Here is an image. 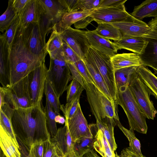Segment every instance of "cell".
I'll return each mask as SVG.
<instances>
[{"instance_id":"6da1fadb","label":"cell","mask_w":157,"mask_h":157,"mask_svg":"<svg viewBox=\"0 0 157 157\" xmlns=\"http://www.w3.org/2000/svg\"><path fill=\"white\" fill-rule=\"evenodd\" d=\"M12 124L17 140L29 150L36 140L42 139L45 141L51 138L41 105L15 110Z\"/></svg>"},{"instance_id":"7a4b0ae2","label":"cell","mask_w":157,"mask_h":157,"mask_svg":"<svg viewBox=\"0 0 157 157\" xmlns=\"http://www.w3.org/2000/svg\"><path fill=\"white\" fill-rule=\"evenodd\" d=\"M45 57L34 54L27 48L22 40L18 25L9 50L10 86L21 80L40 67L45 61Z\"/></svg>"},{"instance_id":"3957f363","label":"cell","mask_w":157,"mask_h":157,"mask_svg":"<svg viewBox=\"0 0 157 157\" xmlns=\"http://www.w3.org/2000/svg\"><path fill=\"white\" fill-rule=\"evenodd\" d=\"M87 100L96 121L106 118L119 121L118 105L110 100L94 84L84 83Z\"/></svg>"},{"instance_id":"277c9868","label":"cell","mask_w":157,"mask_h":157,"mask_svg":"<svg viewBox=\"0 0 157 157\" xmlns=\"http://www.w3.org/2000/svg\"><path fill=\"white\" fill-rule=\"evenodd\" d=\"M117 105L123 108L128 118L129 128L146 134L147 126L146 117L136 102L128 86H123L117 91Z\"/></svg>"},{"instance_id":"5b68a950","label":"cell","mask_w":157,"mask_h":157,"mask_svg":"<svg viewBox=\"0 0 157 157\" xmlns=\"http://www.w3.org/2000/svg\"><path fill=\"white\" fill-rule=\"evenodd\" d=\"M49 55L50 62L47 79L49 81L57 96L59 98L67 90L68 83L72 80V77L63 50Z\"/></svg>"},{"instance_id":"8992f818","label":"cell","mask_w":157,"mask_h":157,"mask_svg":"<svg viewBox=\"0 0 157 157\" xmlns=\"http://www.w3.org/2000/svg\"><path fill=\"white\" fill-rule=\"evenodd\" d=\"M29 75L8 86L0 87L5 102L14 110L33 106L29 90Z\"/></svg>"},{"instance_id":"52a82bcc","label":"cell","mask_w":157,"mask_h":157,"mask_svg":"<svg viewBox=\"0 0 157 157\" xmlns=\"http://www.w3.org/2000/svg\"><path fill=\"white\" fill-rule=\"evenodd\" d=\"M88 52L93 58L113 99L117 104V89L115 79V70L111 57L90 46Z\"/></svg>"},{"instance_id":"ba28073f","label":"cell","mask_w":157,"mask_h":157,"mask_svg":"<svg viewBox=\"0 0 157 157\" xmlns=\"http://www.w3.org/2000/svg\"><path fill=\"white\" fill-rule=\"evenodd\" d=\"M141 111L146 118L153 120L157 113L145 84L137 73L128 86Z\"/></svg>"},{"instance_id":"9c48e42d","label":"cell","mask_w":157,"mask_h":157,"mask_svg":"<svg viewBox=\"0 0 157 157\" xmlns=\"http://www.w3.org/2000/svg\"><path fill=\"white\" fill-rule=\"evenodd\" d=\"M20 27L22 40L27 48L36 55L46 56L48 53L46 49V37L38 22L31 23L25 29Z\"/></svg>"},{"instance_id":"30bf717a","label":"cell","mask_w":157,"mask_h":157,"mask_svg":"<svg viewBox=\"0 0 157 157\" xmlns=\"http://www.w3.org/2000/svg\"><path fill=\"white\" fill-rule=\"evenodd\" d=\"M90 16L98 24L141 21L134 18L127 12L124 5L117 7L98 8L92 11Z\"/></svg>"},{"instance_id":"8fae6325","label":"cell","mask_w":157,"mask_h":157,"mask_svg":"<svg viewBox=\"0 0 157 157\" xmlns=\"http://www.w3.org/2000/svg\"><path fill=\"white\" fill-rule=\"evenodd\" d=\"M59 33L63 41L83 60L90 46L86 35V31L70 27Z\"/></svg>"},{"instance_id":"7c38bea8","label":"cell","mask_w":157,"mask_h":157,"mask_svg":"<svg viewBox=\"0 0 157 157\" xmlns=\"http://www.w3.org/2000/svg\"><path fill=\"white\" fill-rule=\"evenodd\" d=\"M48 70L44 61L29 75V90L33 106L41 105Z\"/></svg>"},{"instance_id":"4fadbf2b","label":"cell","mask_w":157,"mask_h":157,"mask_svg":"<svg viewBox=\"0 0 157 157\" xmlns=\"http://www.w3.org/2000/svg\"><path fill=\"white\" fill-rule=\"evenodd\" d=\"M110 24L119 29L122 36L157 39V32L142 21L140 22L122 21Z\"/></svg>"},{"instance_id":"5bb4252c","label":"cell","mask_w":157,"mask_h":157,"mask_svg":"<svg viewBox=\"0 0 157 157\" xmlns=\"http://www.w3.org/2000/svg\"><path fill=\"white\" fill-rule=\"evenodd\" d=\"M65 124L67 126L74 143L82 138L94 137L91 129L83 113L80 104L72 117L66 120Z\"/></svg>"},{"instance_id":"9a60e30c","label":"cell","mask_w":157,"mask_h":157,"mask_svg":"<svg viewBox=\"0 0 157 157\" xmlns=\"http://www.w3.org/2000/svg\"><path fill=\"white\" fill-rule=\"evenodd\" d=\"M43 13L38 0H29L23 9L18 14L19 25L25 29L31 23L38 22Z\"/></svg>"},{"instance_id":"2e32d148","label":"cell","mask_w":157,"mask_h":157,"mask_svg":"<svg viewBox=\"0 0 157 157\" xmlns=\"http://www.w3.org/2000/svg\"><path fill=\"white\" fill-rule=\"evenodd\" d=\"M90 46L110 57L117 53L118 49L114 42L98 35L95 31H86Z\"/></svg>"},{"instance_id":"e0dca14e","label":"cell","mask_w":157,"mask_h":157,"mask_svg":"<svg viewBox=\"0 0 157 157\" xmlns=\"http://www.w3.org/2000/svg\"><path fill=\"white\" fill-rule=\"evenodd\" d=\"M51 140L56 147L58 152L64 157L74 149V142L66 124L58 129L56 135Z\"/></svg>"},{"instance_id":"ac0fdd59","label":"cell","mask_w":157,"mask_h":157,"mask_svg":"<svg viewBox=\"0 0 157 157\" xmlns=\"http://www.w3.org/2000/svg\"><path fill=\"white\" fill-rule=\"evenodd\" d=\"M43 13L51 21L53 24L58 23L63 15L68 12L67 9L60 0H38Z\"/></svg>"},{"instance_id":"d6986e66","label":"cell","mask_w":157,"mask_h":157,"mask_svg":"<svg viewBox=\"0 0 157 157\" xmlns=\"http://www.w3.org/2000/svg\"><path fill=\"white\" fill-rule=\"evenodd\" d=\"M118 50H129L140 56L142 55L147 45V39L142 37L122 36L120 40L114 42Z\"/></svg>"},{"instance_id":"ffe728a7","label":"cell","mask_w":157,"mask_h":157,"mask_svg":"<svg viewBox=\"0 0 157 157\" xmlns=\"http://www.w3.org/2000/svg\"><path fill=\"white\" fill-rule=\"evenodd\" d=\"M83 61L87 71L95 85L110 100L115 102L93 58L88 51Z\"/></svg>"},{"instance_id":"44dd1931","label":"cell","mask_w":157,"mask_h":157,"mask_svg":"<svg viewBox=\"0 0 157 157\" xmlns=\"http://www.w3.org/2000/svg\"><path fill=\"white\" fill-rule=\"evenodd\" d=\"M0 82L2 87L10 86L9 48L4 33L0 36Z\"/></svg>"},{"instance_id":"7402d4cb","label":"cell","mask_w":157,"mask_h":157,"mask_svg":"<svg viewBox=\"0 0 157 157\" xmlns=\"http://www.w3.org/2000/svg\"><path fill=\"white\" fill-rule=\"evenodd\" d=\"M111 59L115 71L126 67L144 65L140 56L134 53L116 54L111 57Z\"/></svg>"},{"instance_id":"603a6c76","label":"cell","mask_w":157,"mask_h":157,"mask_svg":"<svg viewBox=\"0 0 157 157\" xmlns=\"http://www.w3.org/2000/svg\"><path fill=\"white\" fill-rule=\"evenodd\" d=\"M131 15L134 18L142 21L147 17L157 18V0H146L135 6Z\"/></svg>"},{"instance_id":"cb8c5ba5","label":"cell","mask_w":157,"mask_h":157,"mask_svg":"<svg viewBox=\"0 0 157 157\" xmlns=\"http://www.w3.org/2000/svg\"><path fill=\"white\" fill-rule=\"evenodd\" d=\"M0 146L6 157H21L19 146L1 125Z\"/></svg>"},{"instance_id":"d4e9b609","label":"cell","mask_w":157,"mask_h":157,"mask_svg":"<svg viewBox=\"0 0 157 157\" xmlns=\"http://www.w3.org/2000/svg\"><path fill=\"white\" fill-rule=\"evenodd\" d=\"M118 121H119L106 118L100 121H96V124L97 129L102 132L112 150L114 151L117 148L114 136V127L117 125V122Z\"/></svg>"},{"instance_id":"484cf974","label":"cell","mask_w":157,"mask_h":157,"mask_svg":"<svg viewBox=\"0 0 157 157\" xmlns=\"http://www.w3.org/2000/svg\"><path fill=\"white\" fill-rule=\"evenodd\" d=\"M92 11L79 10L66 13L61 20L55 24L57 31L59 33L70 27L76 22L90 15Z\"/></svg>"},{"instance_id":"4316f807","label":"cell","mask_w":157,"mask_h":157,"mask_svg":"<svg viewBox=\"0 0 157 157\" xmlns=\"http://www.w3.org/2000/svg\"><path fill=\"white\" fill-rule=\"evenodd\" d=\"M14 111V110L7 103L0 106V125L18 145L12 124V118Z\"/></svg>"},{"instance_id":"83f0119b","label":"cell","mask_w":157,"mask_h":157,"mask_svg":"<svg viewBox=\"0 0 157 157\" xmlns=\"http://www.w3.org/2000/svg\"><path fill=\"white\" fill-rule=\"evenodd\" d=\"M136 71L147 86L150 94L157 100V77L144 65L138 67Z\"/></svg>"},{"instance_id":"f1b7e54d","label":"cell","mask_w":157,"mask_h":157,"mask_svg":"<svg viewBox=\"0 0 157 157\" xmlns=\"http://www.w3.org/2000/svg\"><path fill=\"white\" fill-rule=\"evenodd\" d=\"M147 40V45L144 53L140 56L144 65L153 69L157 67V39Z\"/></svg>"},{"instance_id":"f546056e","label":"cell","mask_w":157,"mask_h":157,"mask_svg":"<svg viewBox=\"0 0 157 157\" xmlns=\"http://www.w3.org/2000/svg\"><path fill=\"white\" fill-rule=\"evenodd\" d=\"M138 66H132L118 69L115 71L116 83L118 90L123 86H128L137 73Z\"/></svg>"},{"instance_id":"4dcf8cb0","label":"cell","mask_w":157,"mask_h":157,"mask_svg":"<svg viewBox=\"0 0 157 157\" xmlns=\"http://www.w3.org/2000/svg\"><path fill=\"white\" fill-rule=\"evenodd\" d=\"M94 136L95 141L94 146L96 151L102 157H116L114 151L112 150L109 144L100 130L98 129Z\"/></svg>"},{"instance_id":"1f68e13d","label":"cell","mask_w":157,"mask_h":157,"mask_svg":"<svg viewBox=\"0 0 157 157\" xmlns=\"http://www.w3.org/2000/svg\"><path fill=\"white\" fill-rule=\"evenodd\" d=\"M95 30L100 36L106 39L117 42L122 37V35L118 29L110 23H99Z\"/></svg>"},{"instance_id":"d6a6232c","label":"cell","mask_w":157,"mask_h":157,"mask_svg":"<svg viewBox=\"0 0 157 157\" xmlns=\"http://www.w3.org/2000/svg\"><path fill=\"white\" fill-rule=\"evenodd\" d=\"M95 141L94 136L92 137H83L74 143V149L79 157H82L88 152L94 150Z\"/></svg>"},{"instance_id":"836d02e7","label":"cell","mask_w":157,"mask_h":157,"mask_svg":"<svg viewBox=\"0 0 157 157\" xmlns=\"http://www.w3.org/2000/svg\"><path fill=\"white\" fill-rule=\"evenodd\" d=\"M63 42L54 25L50 36L46 43V50L49 54L63 50Z\"/></svg>"},{"instance_id":"e575fe53","label":"cell","mask_w":157,"mask_h":157,"mask_svg":"<svg viewBox=\"0 0 157 157\" xmlns=\"http://www.w3.org/2000/svg\"><path fill=\"white\" fill-rule=\"evenodd\" d=\"M13 8L11 0L8 2L6 11L0 17V31L3 33L10 26L18 15Z\"/></svg>"},{"instance_id":"d590c367","label":"cell","mask_w":157,"mask_h":157,"mask_svg":"<svg viewBox=\"0 0 157 157\" xmlns=\"http://www.w3.org/2000/svg\"><path fill=\"white\" fill-rule=\"evenodd\" d=\"M122 131L128 140L129 148L136 153L141 156H143L141 151V144L139 140L136 138L134 130L132 129H128L122 125L120 121L117 122V125Z\"/></svg>"},{"instance_id":"8d00e7d4","label":"cell","mask_w":157,"mask_h":157,"mask_svg":"<svg viewBox=\"0 0 157 157\" xmlns=\"http://www.w3.org/2000/svg\"><path fill=\"white\" fill-rule=\"evenodd\" d=\"M47 126L50 135L52 138L56 135L58 129L55 118L57 115L54 111L48 100L46 99V105L44 108Z\"/></svg>"},{"instance_id":"74e56055","label":"cell","mask_w":157,"mask_h":157,"mask_svg":"<svg viewBox=\"0 0 157 157\" xmlns=\"http://www.w3.org/2000/svg\"><path fill=\"white\" fill-rule=\"evenodd\" d=\"M44 93L46 99H47L54 112L58 115L60 114V107L61 105L59 98L57 96L49 81L46 80Z\"/></svg>"},{"instance_id":"f35d334b","label":"cell","mask_w":157,"mask_h":157,"mask_svg":"<svg viewBox=\"0 0 157 157\" xmlns=\"http://www.w3.org/2000/svg\"><path fill=\"white\" fill-rule=\"evenodd\" d=\"M84 90V86L77 80L73 79L67 89V103L70 102L76 98L80 99L81 94Z\"/></svg>"},{"instance_id":"ab89813d","label":"cell","mask_w":157,"mask_h":157,"mask_svg":"<svg viewBox=\"0 0 157 157\" xmlns=\"http://www.w3.org/2000/svg\"><path fill=\"white\" fill-rule=\"evenodd\" d=\"M80 104V99L76 98L65 105H61L60 109L62 112L66 120L71 118L76 112Z\"/></svg>"},{"instance_id":"60d3db41","label":"cell","mask_w":157,"mask_h":157,"mask_svg":"<svg viewBox=\"0 0 157 157\" xmlns=\"http://www.w3.org/2000/svg\"><path fill=\"white\" fill-rule=\"evenodd\" d=\"M19 23V17L18 14L12 24L4 33L9 50L11 48Z\"/></svg>"},{"instance_id":"b9f144b4","label":"cell","mask_w":157,"mask_h":157,"mask_svg":"<svg viewBox=\"0 0 157 157\" xmlns=\"http://www.w3.org/2000/svg\"><path fill=\"white\" fill-rule=\"evenodd\" d=\"M73 63L82 77L84 83L95 84L87 71L84 61L83 60L81 59Z\"/></svg>"},{"instance_id":"7bdbcfd3","label":"cell","mask_w":157,"mask_h":157,"mask_svg":"<svg viewBox=\"0 0 157 157\" xmlns=\"http://www.w3.org/2000/svg\"><path fill=\"white\" fill-rule=\"evenodd\" d=\"M102 0H78L81 10L93 11L99 7Z\"/></svg>"},{"instance_id":"ee69618b","label":"cell","mask_w":157,"mask_h":157,"mask_svg":"<svg viewBox=\"0 0 157 157\" xmlns=\"http://www.w3.org/2000/svg\"><path fill=\"white\" fill-rule=\"evenodd\" d=\"M38 23L42 32L45 37L47 34L52 30L54 25L52 21L43 13L41 15Z\"/></svg>"},{"instance_id":"f6af8a7d","label":"cell","mask_w":157,"mask_h":157,"mask_svg":"<svg viewBox=\"0 0 157 157\" xmlns=\"http://www.w3.org/2000/svg\"><path fill=\"white\" fill-rule=\"evenodd\" d=\"M63 51L64 58L67 62L74 63L81 59L75 51L64 42Z\"/></svg>"},{"instance_id":"bcb514c9","label":"cell","mask_w":157,"mask_h":157,"mask_svg":"<svg viewBox=\"0 0 157 157\" xmlns=\"http://www.w3.org/2000/svg\"><path fill=\"white\" fill-rule=\"evenodd\" d=\"M57 149L52 142L51 138L44 141L43 157H51Z\"/></svg>"},{"instance_id":"7dc6e473","label":"cell","mask_w":157,"mask_h":157,"mask_svg":"<svg viewBox=\"0 0 157 157\" xmlns=\"http://www.w3.org/2000/svg\"><path fill=\"white\" fill-rule=\"evenodd\" d=\"M127 1V0H102L98 8L119 7L124 5Z\"/></svg>"},{"instance_id":"c3c4849f","label":"cell","mask_w":157,"mask_h":157,"mask_svg":"<svg viewBox=\"0 0 157 157\" xmlns=\"http://www.w3.org/2000/svg\"><path fill=\"white\" fill-rule=\"evenodd\" d=\"M44 141L42 139L37 140L32 145L35 157H43Z\"/></svg>"},{"instance_id":"681fc988","label":"cell","mask_w":157,"mask_h":157,"mask_svg":"<svg viewBox=\"0 0 157 157\" xmlns=\"http://www.w3.org/2000/svg\"><path fill=\"white\" fill-rule=\"evenodd\" d=\"M63 5L67 9L68 12L81 10L78 0H60Z\"/></svg>"},{"instance_id":"f907efd6","label":"cell","mask_w":157,"mask_h":157,"mask_svg":"<svg viewBox=\"0 0 157 157\" xmlns=\"http://www.w3.org/2000/svg\"><path fill=\"white\" fill-rule=\"evenodd\" d=\"M68 65L72 79H75L84 86L83 80L75 67L74 63L71 62H67Z\"/></svg>"},{"instance_id":"816d5d0a","label":"cell","mask_w":157,"mask_h":157,"mask_svg":"<svg viewBox=\"0 0 157 157\" xmlns=\"http://www.w3.org/2000/svg\"><path fill=\"white\" fill-rule=\"evenodd\" d=\"M17 140L21 153V157H35L31 147L29 151L21 142L18 140Z\"/></svg>"},{"instance_id":"f5cc1de1","label":"cell","mask_w":157,"mask_h":157,"mask_svg":"<svg viewBox=\"0 0 157 157\" xmlns=\"http://www.w3.org/2000/svg\"><path fill=\"white\" fill-rule=\"evenodd\" d=\"M93 21V18L89 15L74 23V26L77 29H84Z\"/></svg>"},{"instance_id":"db71d44e","label":"cell","mask_w":157,"mask_h":157,"mask_svg":"<svg viewBox=\"0 0 157 157\" xmlns=\"http://www.w3.org/2000/svg\"><path fill=\"white\" fill-rule=\"evenodd\" d=\"M29 0H11L13 6L18 14L25 8Z\"/></svg>"},{"instance_id":"11a10c76","label":"cell","mask_w":157,"mask_h":157,"mask_svg":"<svg viewBox=\"0 0 157 157\" xmlns=\"http://www.w3.org/2000/svg\"><path fill=\"white\" fill-rule=\"evenodd\" d=\"M123 150L127 154L129 157H145L144 155L141 156L138 155L133 151L129 147L126 148Z\"/></svg>"},{"instance_id":"9f6ffc18","label":"cell","mask_w":157,"mask_h":157,"mask_svg":"<svg viewBox=\"0 0 157 157\" xmlns=\"http://www.w3.org/2000/svg\"><path fill=\"white\" fill-rule=\"evenodd\" d=\"M149 25L154 30L157 32V18L151 19L148 23Z\"/></svg>"},{"instance_id":"6f0895ef","label":"cell","mask_w":157,"mask_h":157,"mask_svg":"<svg viewBox=\"0 0 157 157\" xmlns=\"http://www.w3.org/2000/svg\"><path fill=\"white\" fill-rule=\"evenodd\" d=\"M55 120L56 123L62 124H65L66 122L65 118L60 114H58L56 115Z\"/></svg>"},{"instance_id":"680465c9","label":"cell","mask_w":157,"mask_h":157,"mask_svg":"<svg viewBox=\"0 0 157 157\" xmlns=\"http://www.w3.org/2000/svg\"><path fill=\"white\" fill-rule=\"evenodd\" d=\"M82 157H100L94 150L90 151L85 154Z\"/></svg>"},{"instance_id":"91938a15","label":"cell","mask_w":157,"mask_h":157,"mask_svg":"<svg viewBox=\"0 0 157 157\" xmlns=\"http://www.w3.org/2000/svg\"><path fill=\"white\" fill-rule=\"evenodd\" d=\"M64 157H79L75 153L74 149L69 152Z\"/></svg>"},{"instance_id":"94428289","label":"cell","mask_w":157,"mask_h":157,"mask_svg":"<svg viewBox=\"0 0 157 157\" xmlns=\"http://www.w3.org/2000/svg\"><path fill=\"white\" fill-rule=\"evenodd\" d=\"M51 157H64L62 155L59 154L57 151L54 153Z\"/></svg>"},{"instance_id":"6125c7cd","label":"cell","mask_w":157,"mask_h":157,"mask_svg":"<svg viewBox=\"0 0 157 157\" xmlns=\"http://www.w3.org/2000/svg\"><path fill=\"white\" fill-rule=\"evenodd\" d=\"M121 157H129L127 154L123 150L121 152V155H120Z\"/></svg>"},{"instance_id":"be15d7a7","label":"cell","mask_w":157,"mask_h":157,"mask_svg":"<svg viewBox=\"0 0 157 157\" xmlns=\"http://www.w3.org/2000/svg\"><path fill=\"white\" fill-rule=\"evenodd\" d=\"M0 157H6L1 149L0 150Z\"/></svg>"},{"instance_id":"e7e4bbea","label":"cell","mask_w":157,"mask_h":157,"mask_svg":"<svg viewBox=\"0 0 157 157\" xmlns=\"http://www.w3.org/2000/svg\"><path fill=\"white\" fill-rule=\"evenodd\" d=\"M153 69L154 71V73L157 75V67Z\"/></svg>"}]
</instances>
